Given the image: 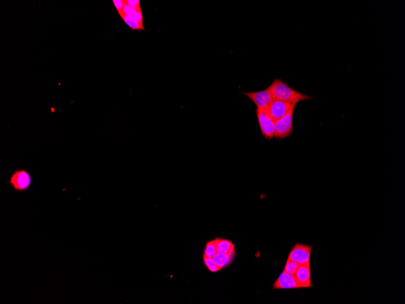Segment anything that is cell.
<instances>
[{
	"mask_svg": "<svg viewBox=\"0 0 405 304\" xmlns=\"http://www.w3.org/2000/svg\"><path fill=\"white\" fill-rule=\"evenodd\" d=\"M270 88L274 99L285 101L290 104H297L300 101L314 99L312 97L299 93L290 87L281 78L275 79Z\"/></svg>",
	"mask_w": 405,
	"mask_h": 304,
	"instance_id": "6da1fadb",
	"label": "cell"
},
{
	"mask_svg": "<svg viewBox=\"0 0 405 304\" xmlns=\"http://www.w3.org/2000/svg\"><path fill=\"white\" fill-rule=\"evenodd\" d=\"M33 183V176L30 172L23 169L15 170L11 174L8 181V184L12 189L20 192L27 191Z\"/></svg>",
	"mask_w": 405,
	"mask_h": 304,
	"instance_id": "7a4b0ae2",
	"label": "cell"
},
{
	"mask_svg": "<svg viewBox=\"0 0 405 304\" xmlns=\"http://www.w3.org/2000/svg\"><path fill=\"white\" fill-rule=\"evenodd\" d=\"M297 104H293L287 115L275 122V137L278 141L290 137L293 132V116Z\"/></svg>",
	"mask_w": 405,
	"mask_h": 304,
	"instance_id": "3957f363",
	"label": "cell"
},
{
	"mask_svg": "<svg viewBox=\"0 0 405 304\" xmlns=\"http://www.w3.org/2000/svg\"><path fill=\"white\" fill-rule=\"evenodd\" d=\"M261 133L264 138L271 141L275 137V121L271 118L266 109L255 110Z\"/></svg>",
	"mask_w": 405,
	"mask_h": 304,
	"instance_id": "277c9868",
	"label": "cell"
},
{
	"mask_svg": "<svg viewBox=\"0 0 405 304\" xmlns=\"http://www.w3.org/2000/svg\"><path fill=\"white\" fill-rule=\"evenodd\" d=\"M241 93L251 100L257 106V109L267 108L271 101L274 100L270 87L260 91L249 92V93L242 92Z\"/></svg>",
	"mask_w": 405,
	"mask_h": 304,
	"instance_id": "5b68a950",
	"label": "cell"
},
{
	"mask_svg": "<svg viewBox=\"0 0 405 304\" xmlns=\"http://www.w3.org/2000/svg\"><path fill=\"white\" fill-rule=\"evenodd\" d=\"M312 246L297 243L290 253L288 259L300 265L310 264V257Z\"/></svg>",
	"mask_w": 405,
	"mask_h": 304,
	"instance_id": "8992f818",
	"label": "cell"
},
{
	"mask_svg": "<svg viewBox=\"0 0 405 304\" xmlns=\"http://www.w3.org/2000/svg\"><path fill=\"white\" fill-rule=\"evenodd\" d=\"M293 105V104H290L285 101L274 99L266 109H267L269 115L275 122L286 115Z\"/></svg>",
	"mask_w": 405,
	"mask_h": 304,
	"instance_id": "52a82bcc",
	"label": "cell"
},
{
	"mask_svg": "<svg viewBox=\"0 0 405 304\" xmlns=\"http://www.w3.org/2000/svg\"><path fill=\"white\" fill-rule=\"evenodd\" d=\"M274 289H294L301 288L294 275L283 271L273 285Z\"/></svg>",
	"mask_w": 405,
	"mask_h": 304,
	"instance_id": "ba28073f",
	"label": "cell"
},
{
	"mask_svg": "<svg viewBox=\"0 0 405 304\" xmlns=\"http://www.w3.org/2000/svg\"><path fill=\"white\" fill-rule=\"evenodd\" d=\"M301 288H311V272L310 264L300 265L294 274Z\"/></svg>",
	"mask_w": 405,
	"mask_h": 304,
	"instance_id": "9c48e42d",
	"label": "cell"
},
{
	"mask_svg": "<svg viewBox=\"0 0 405 304\" xmlns=\"http://www.w3.org/2000/svg\"><path fill=\"white\" fill-rule=\"evenodd\" d=\"M235 253L232 254H224V253H217L213 258L215 264L218 268L223 269L228 266L233 261Z\"/></svg>",
	"mask_w": 405,
	"mask_h": 304,
	"instance_id": "30bf717a",
	"label": "cell"
},
{
	"mask_svg": "<svg viewBox=\"0 0 405 304\" xmlns=\"http://www.w3.org/2000/svg\"><path fill=\"white\" fill-rule=\"evenodd\" d=\"M218 253L232 254L235 253V246L230 240L224 239H216Z\"/></svg>",
	"mask_w": 405,
	"mask_h": 304,
	"instance_id": "8fae6325",
	"label": "cell"
},
{
	"mask_svg": "<svg viewBox=\"0 0 405 304\" xmlns=\"http://www.w3.org/2000/svg\"><path fill=\"white\" fill-rule=\"evenodd\" d=\"M217 253L216 239L211 240L206 245L204 256L205 257L213 258Z\"/></svg>",
	"mask_w": 405,
	"mask_h": 304,
	"instance_id": "7c38bea8",
	"label": "cell"
},
{
	"mask_svg": "<svg viewBox=\"0 0 405 304\" xmlns=\"http://www.w3.org/2000/svg\"><path fill=\"white\" fill-rule=\"evenodd\" d=\"M300 265V264H298V263L291 261L290 259H287V261L286 262L285 267H284L283 271L286 272V273L294 275L296 273L297 270H298Z\"/></svg>",
	"mask_w": 405,
	"mask_h": 304,
	"instance_id": "4fadbf2b",
	"label": "cell"
},
{
	"mask_svg": "<svg viewBox=\"0 0 405 304\" xmlns=\"http://www.w3.org/2000/svg\"><path fill=\"white\" fill-rule=\"evenodd\" d=\"M204 261L206 267H207L208 270H210L211 272H214H214H217L220 270V268L217 267L216 264H215L213 258L205 257V256H204Z\"/></svg>",
	"mask_w": 405,
	"mask_h": 304,
	"instance_id": "5bb4252c",
	"label": "cell"
},
{
	"mask_svg": "<svg viewBox=\"0 0 405 304\" xmlns=\"http://www.w3.org/2000/svg\"><path fill=\"white\" fill-rule=\"evenodd\" d=\"M112 2L117 12L121 11L123 6V0H113Z\"/></svg>",
	"mask_w": 405,
	"mask_h": 304,
	"instance_id": "9a60e30c",
	"label": "cell"
}]
</instances>
